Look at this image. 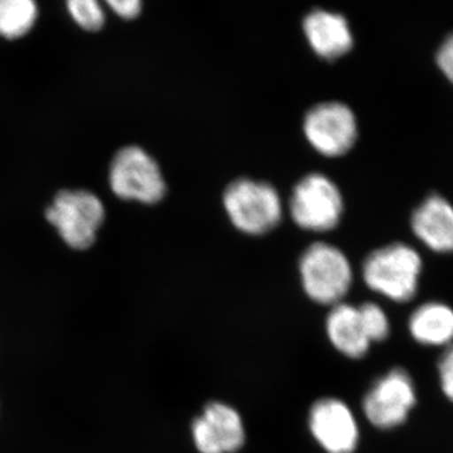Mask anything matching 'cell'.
<instances>
[{
	"label": "cell",
	"instance_id": "obj_8",
	"mask_svg": "<svg viewBox=\"0 0 453 453\" xmlns=\"http://www.w3.org/2000/svg\"><path fill=\"white\" fill-rule=\"evenodd\" d=\"M416 404L412 378L401 368L392 369L366 393L363 408L368 421L380 429L395 428L407 421Z\"/></svg>",
	"mask_w": 453,
	"mask_h": 453
},
{
	"label": "cell",
	"instance_id": "obj_19",
	"mask_svg": "<svg viewBox=\"0 0 453 453\" xmlns=\"http://www.w3.org/2000/svg\"><path fill=\"white\" fill-rule=\"evenodd\" d=\"M104 2L124 19H134L142 12V0H104Z\"/></svg>",
	"mask_w": 453,
	"mask_h": 453
},
{
	"label": "cell",
	"instance_id": "obj_6",
	"mask_svg": "<svg viewBox=\"0 0 453 453\" xmlns=\"http://www.w3.org/2000/svg\"><path fill=\"white\" fill-rule=\"evenodd\" d=\"M342 210L344 203L338 187L319 173L301 179L292 192L291 217L306 231L326 232L335 228Z\"/></svg>",
	"mask_w": 453,
	"mask_h": 453
},
{
	"label": "cell",
	"instance_id": "obj_14",
	"mask_svg": "<svg viewBox=\"0 0 453 453\" xmlns=\"http://www.w3.org/2000/svg\"><path fill=\"white\" fill-rule=\"evenodd\" d=\"M410 333L423 345L441 347L453 340V310L445 303H428L411 315Z\"/></svg>",
	"mask_w": 453,
	"mask_h": 453
},
{
	"label": "cell",
	"instance_id": "obj_9",
	"mask_svg": "<svg viewBox=\"0 0 453 453\" xmlns=\"http://www.w3.org/2000/svg\"><path fill=\"white\" fill-rule=\"evenodd\" d=\"M310 429L327 453H353L359 441L356 417L344 402L325 398L310 412Z\"/></svg>",
	"mask_w": 453,
	"mask_h": 453
},
{
	"label": "cell",
	"instance_id": "obj_3",
	"mask_svg": "<svg viewBox=\"0 0 453 453\" xmlns=\"http://www.w3.org/2000/svg\"><path fill=\"white\" fill-rule=\"evenodd\" d=\"M223 202L232 223L244 234H267L281 220L279 193L264 181L238 179L226 188Z\"/></svg>",
	"mask_w": 453,
	"mask_h": 453
},
{
	"label": "cell",
	"instance_id": "obj_7",
	"mask_svg": "<svg viewBox=\"0 0 453 453\" xmlns=\"http://www.w3.org/2000/svg\"><path fill=\"white\" fill-rule=\"evenodd\" d=\"M303 131L316 151L325 157H342L356 144L357 119L344 104H319L306 113Z\"/></svg>",
	"mask_w": 453,
	"mask_h": 453
},
{
	"label": "cell",
	"instance_id": "obj_18",
	"mask_svg": "<svg viewBox=\"0 0 453 453\" xmlns=\"http://www.w3.org/2000/svg\"><path fill=\"white\" fill-rule=\"evenodd\" d=\"M441 387L449 401L453 402V347L447 349L438 362Z\"/></svg>",
	"mask_w": 453,
	"mask_h": 453
},
{
	"label": "cell",
	"instance_id": "obj_16",
	"mask_svg": "<svg viewBox=\"0 0 453 453\" xmlns=\"http://www.w3.org/2000/svg\"><path fill=\"white\" fill-rule=\"evenodd\" d=\"M68 14L80 28L97 32L105 25V11L101 0H65Z\"/></svg>",
	"mask_w": 453,
	"mask_h": 453
},
{
	"label": "cell",
	"instance_id": "obj_11",
	"mask_svg": "<svg viewBox=\"0 0 453 453\" xmlns=\"http://www.w3.org/2000/svg\"><path fill=\"white\" fill-rule=\"evenodd\" d=\"M417 237L434 251L453 252V207L440 196H431L412 217Z\"/></svg>",
	"mask_w": 453,
	"mask_h": 453
},
{
	"label": "cell",
	"instance_id": "obj_10",
	"mask_svg": "<svg viewBox=\"0 0 453 453\" xmlns=\"http://www.w3.org/2000/svg\"><path fill=\"white\" fill-rule=\"evenodd\" d=\"M193 440L201 453H232L244 442L242 418L234 408L219 402L205 407L193 422Z\"/></svg>",
	"mask_w": 453,
	"mask_h": 453
},
{
	"label": "cell",
	"instance_id": "obj_4",
	"mask_svg": "<svg viewBox=\"0 0 453 453\" xmlns=\"http://www.w3.org/2000/svg\"><path fill=\"white\" fill-rule=\"evenodd\" d=\"M303 288L310 299L324 305H336L348 294L353 271L347 256L332 244L310 246L300 261Z\"/></svg>",
	"mask_w": 453,
	"mask_h": 453
},
{
	"label": "cell",
	"instance_id": "obj_13",
	"mask_svg": "<svg viewBox=\"0 0 453 453\" xmlns=\"http://www.w3.org/2000/svg\"><path fill=\"white\" fill-rule=\"evenodd\" d=\"M326 332L334 347L349 357H365L371 347L356 306L342 303L334 305L327 316Z\"/></svg>",
	"mask_w": 453,
	"mask_h": 453
},
{
	"label": "cell",
	"instance_id": "obj_20",
	"mask_svg": "<svg viewBox=\"0 0 453 453\" xmlns=\"http://www.w3.org/2000/svg\"><path fill=\"white\" fill-rule=\"evenodd\" d=\"M437 65L447 79L453 83V35H449L438 50Z\"/></svg>",
	"mask_w": 453,
	"mask_h": 453
},
{
	"label": "cell",
	"instance_id": "obj_17",
	"mask_svg": "<svg viewBox=\"0 0 453 453\" xmlns=\"http://www.w3.org/2000/svg\"><path fill=\"white\" fill-rule=\"evenodd\" d=\"M357 310H359L360 320H362L369 342H383L388 338L389 320L380 306L372 303H365L357 306Z\"/></svg>",
	"mask_w": 453,
	"mask_h": 453
},
{
	"label": "cell",
	"instance_id": "obj_15",
	"mask_svg": "<svg viewBox=\"0 0 453 453\" xmlns=\"http://www.w3.org/2000/svg\"><path fill=\"white\" fill-rule=\"evenodd\" d=\"M35 0H0V37L14 41L25 37L38 20Z\"/></svg>",
	"mask_w": 453,
	"mask_h": 453
},
{
	"label": "cell",
	"instance_id": "obj_12",
	"mask_svg": "<svg viewBox=\"0 0 453 453\" xmlns=\"http://www.w3.org/2000/svg\"><path fill=\"white\" fill-rule=\"evenodd\" d=\"M310 46L321 58L335 59L353 47V35L347 19L340 14L314 11L303 20Z\"/></svg>",
	"mask_w": 453,
	"mask_h": 453
},
{
	"label": "cell",
	"instance_id": "obj_1",
	"mask_svg": "<svg viewBox=\"0 0 453 453\" xmlns=\"http://www.w3.org/2000/svg\"><path fill=\"white\" fill-rule=\"evenodd\" d=\"M421 271L418 253L395 243L372 252L363 266V276L372 291L396 303H407L416 295Z\"/></svg>",
	"mask_w": 453,
	"mask_h": 453
},
{
	"label": "cell",
	"instance_id": "obj_5",
	"mask_svg": "<svg viewBox=\"0 0 453 453\" xmlns=\"http://www.w3.org/2000/svg\"><path fill=\"white\" fill-rule=\"evenodd\" d=\"M110 187L119 198L145 204L162 201L166 192L162 170L139 146L122 148L113 157Z\"/></svg>",
	"mask_w": 453,
	"mask_h": 453
},
{
	"label": "cell",
	"instance_id": "obj_2",
	"mask_svg": "<svg viewBox=\"0 0 453 453\" xmlns=\"http://www.w3.org/2000/svg\"><path fill=\"white\" fill-rule=\"evenodd\" d=\"M46 219L67 246L88 250L105 219L103 202L88 190H61L46 210Z\"/></svg>",
	"mask_w": 453,
	"mask_h": 453
}]
</instances>
